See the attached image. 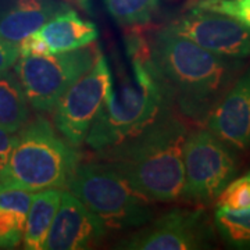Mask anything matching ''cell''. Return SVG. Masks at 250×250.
Returning <instances> with one entry per match:
<instances>
[{
    "instance_id": "obj_1",
    "label": "cell",
    "mask_w": 250,
    "mask_h": 250,
    "mask_svg": "<svg viewBox=\"0 0 250 250\" xmlns=\"http://www.w3.org/2000/svg\"><path fill=\"white\" fill-rule=\"evenodd\" d=\"M187 125L168 108L139 134L100 150L102 159L154 202H175L185 182Z\"/></svg>"
},
{
    "instance_id": "obj_2",
    "label": "cell",
    "mask_w": 250,
    "mask_h": 250,
    "mask_svg": "<svg viewBox=\"0 0 250 250\" xmlns=\"http://www.w3.org/2000/svg\"><path fill=\"white\" fill-rule=\"evenodd\" d=\"M150 53L181 113L199 121H206L243 65L241 59L211 53L168 28L156 34Z\"/></svg>"
},
{
    "instance_id": "obj_3",
    "label": "cell",
    "mask_w": 250,
    "mask_h": 250,
    "mask_svg": "<svg viewBox=\"0 0 250 250\" xmlns=\"http://www.w3.org/2000/svg\"><path fill=\"white\" fill-rule=\"evenodd\" d=\"M128 53L132 75H120L85 138L86 145L96 152L139 134L174 104L170 88L153 62L150 47L134 38L128 42Z\"/></svg>"
},
{
    "instance_id": "obj_4",
    "label": "cell",
    "mask_w": 250,
    "mask_h": 250,
    "mask_svg": "<svg viewBox=\"0 0 250 250\" xmlns=\"http://www.w3.org/2000/svg\"><path fill=\"white\" fill-rule=\"evenodd\" d=\"M80 154L43 117L25 124L9 160L0 168V190L39 192L67 188Z\"/></svg>"
},
{
    "instance_id": "obj_5",
    "label": "cell",
    "mask_w": 250,
    "mask_h": 250,
    "mask_svg": "<svg viewBox=\"0 0 250 250\" xmlns=\"http://www.w3.org/2000/svg\"><path fill=\"white\" fill-rule=\"evenodd\" d=\"M67 188L106 229H131L150 223L154 207L108 163L75 167Z\"/></svg>"
},
{
    "instance_id": "obj_6",
    "label": "cell",
    "mask_w": 250,
    "mask_h": 250,
    "mask_svg": "<svg viewBox=\"0 0 250 250\" xmlns=\"http://www.w3.org/2000/svg\"><path fill=\"white\" fill-rule=\"evenodd\" d=\"M98 47L46 56H20L14 71L28 103L39 111H52L59 99L98 59Z\"/></svg>"
},
{
    "instance_id": "obj_7",
    "label": "cell",
    "mask_w": 250,
    "mask_h": 250,
    "mask_svg": "<svg viewBox=\"0 0 250 250\" xmlns=\"http://www.w3.org/2000/svg\"><path fill=\"white\" fill-rule=\"evenodd\" d=\"M185 182L182 197L193 203H211L239 170L231 146L208 129L188 132L184 146Z\"/></svg>"
},
{
    "instance_id": "obj_8",
    "label": "cell",
    "mask_w": 250,
    "mask_h": 250,
    "mask_svg": "<svg viewBox=\"0 0 250 250\" xmlns=\"http://www.w3.org/2000/svg\"><path fill=\"white\" fill-rule=\"evenodd\" d=\"M113 89L107 59L99 53L93 65L74 82L53 107L57 131L74 147L85 142L90 125Z\"/></svg>"
},
{
    "instance_id": "obj_9",
    "label": "cell",
    "mask_w": 250,
    "mask_h": 250,
    "mask_svg": "<svg viewBox=\"0 0 250 250\" xmlns=\"http://www.w3.org/2000/svg\"><path fill=\"white\" fill-rule=\"evenodd\" d=\"M211 241L213 228L205 210L174 208L118 242L116 249L195 250L208 248Z\"/></svg>"
},
{
    "instance_id": "obj_10",
    "label": "cell",
    "mask_w": 250,
    "mask_h": 250,
    "mask_svg": "<svg viewBox=\"0 0 250 250\" xmlns=\"http://www.w3.org/2000/svg\"><path fill=\"white\" fill-rule=\"evenodd\" d=\"M167 28L211 53L250 57V28L228 16L192 7Z\"/></svg>"
},
{
    "instance_id": "obj_11",
    "label": "cell",
    "mask_w": 250,
    "mask_h": 250,
    "mask_svg": "<svg viewBox=\"0 0 250 250\" xmlns=\"http://www.w3.org/2000/svg\"><path fill=\"white\" fill-rule=\"evenodd\" d=\"M206 125L233 150H250V67L236 77L211 108Z\"/></svg>"
},
{
    "instance_id": "obj_12",
    "label": "cell",
    "mask_w": 250,
    "mask_h": 250,
    "mask_svg": "<svg viewBox=\"0 0 250 250\" xmlns=\"http://www.w3.org/2000/svg\"><path fill=\"white\" fill-rule=\"evenodd\" d=\"M107 233L104 225L71 192H62V200L47 233L43 249L83 250Z\"/></svg>"
},
{
    "instance_id": "obj_13",
    "label": "cell",
    "mask_w": 250,
    "mask_h": 250,
    "mask_svg": "<svg viewBox=\"0 0 250 250\" xmlns=\"http://www.w3.org/2000/svg\"><path fill=\"white\" fill-rule=\"evenodd\" d=\"M50 54L71 52L89 46L99 36L98 27L75 10L62 7L38 29Z\"/></svg>"
},
{
    "instance_id": "obj_14",
    "label": "cell",
    "mask_w": 250,
    "mask_h": 250,
    "mask_svg": "<svg viewBox=\"0 0 250 250\" xmlns=\"http://www.w3.org/2000/svg\"><path fill=\"white\" fill-rule=\"evenodd\" d=\"M62 7L54 0H10L0 6V38L18 45Z\"/></svg>"
},
{
    "instance_id": "obj_15",
    "label": "cell",
    "mask_w": 250,
    "mask_h": 250,
    "mask_svg": "<svg viewBox=\"0 0 250 250\" xmlns=\"http://www.w3.org/2000/svg\"><path fill=\"white\" fill-rule=\"evenodd\" d=\"M62 200L60 189H46L32 195L24 231V249L42 250Z\"/></svg>"
},
{
    "instance_id": "obj_16",
    "label": "cell",
    "mask_w": 250,
    "mask_h": 250,
    "mask_svg": "<svg viewBox=\"0 0 250 250\" xmlns=\"http://www.w3.org/2000/svg\"><path fill=\"white\" fill-rule=\"evenodd\" d=\"M17 75L0 72V126L10 132L21 131L29 120V106Z\"/></svg>"
},
{
    "instance_id": "obj_17",
    "label": "cell",
    "mask_w": 250,
    "mask_h": 250,
    "mask_svg": "<svg viewBox=\"0 0 250 250\" xmlns=\"http://www.w3.org/2000/svg\"><path fill=\"white\" fill-rule=\"evenodd\" d=\"M214 227L229 248L250 249V208L241 211L217 208Z\"/></svg>"
},
{
    "instance_id": "obj_18",
    "label": "cell",
    "mask_w": 250,
    "mask_h": 250,
    "mask_svg": "<svg viewBox=\"0 0 250 250\" xmlns=\"http://www.w3.org/2000/svg\"><path fill=\"white\" fill-rule=\"evenodd\" d=\"M110 16L121 25L146 24L156 13L159 0H104Z\"/></svg>"
},
{
    "instance_id": "obj_19",
    "label": "cell",
    "mask_w": 250,
    "mask_h": 250,
    "mask_svg": "<svg viewBox=\"0 0 250 250\" xmlns=\"http://www.w3.org/2000/svg\"><path fill=\"white\" fill-rule=\"evenodd\" d=\"M217 208L241 211L250 208V171L239 178L229 181L215 197Z\"/></svg>"
},
{
    "instance_id": "obj_20",
    "label": "cell",
    "mask_w": 250,
    "mask_h": 250,
    "mask_svg": "<svg viewBox=\"0 0 250 250\" xmlns=\"http://www.w3.org/2000/svg\"><path fill=\"white\" fill-rule=\"evenodd\" d=\"M27 215L0 208V248L14 249L22 242Z\"/></svg>"
},
{
    "instance_id": "obj_21",
    "label": "cell",
    "mask_w": 250,
    "mask_h": 250,
    "mask_svg": "<svg viewBox=\"0 0 250 250\" xmlns=\"http://www.w3.org/2000/svg\"><path fill=\"white\" fill-rule=\"evenodd\" d=\"M193 7L228 16L250 28V0H197Z\"/></svg>"
},
{
    "instance_id": "obj_22",
    "label": "cell",
    "mask_w": 250,
    "mask_h": 250,
    "mask_svg": "<svg viewBox=\"0 0 250 250\" xmlns=\"http://www.w3.org/2000/svg\"><path fill=\"white\" fill-rule=\"evenodd\" d=\"M20 56H46L50 54V50L46 45V42L42 39V36L38 34V31L28 35L25 39H22L20 43Z\"/></svg>"
},
{
    "instance_id": "obj_23",
    "label": "cell",
    "mask_w": 250,
    "mask_h": 250,
    "mask_svg": "<svg viewBox=\"0 0 250 250\" xmlns=\"http://www.w3.org/2000/svg\"><path fill=\"white\" fill-rule=\"evenodd\" d=\"M20 57V47L7 39L0 38V72L10 70Z\"/></svg>"
},
{
    "instance_id": "obj_24",
    "label": "cell",
    "mask_w": 250,
    "mask_h": 250,
    "mask_svg": "<svg viewBox=\"0 0 250 250\" xmlns=\"http://www.w3.org/2000/svg\"><path fill=\"white\" fill-rule=\"evenodd\" d=\"M18 139L20 135H16V132H10L0 126V168L6 166L10 154L18 143Z\"/></svg>"
}]
</instances>
